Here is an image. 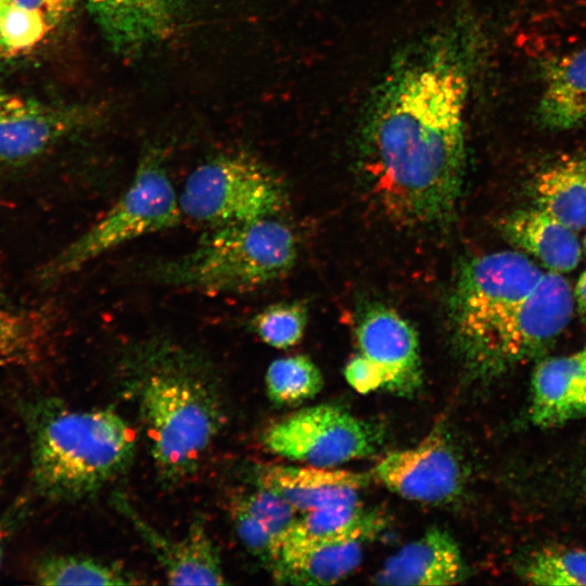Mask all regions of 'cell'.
Returning a JSON list of instances; mask_svg holds the SVG:
<instances>
[{"instance_id": "35", "label": "cell", "mask_w": 586, "mask_h": 586, "mask_svg": "<svg viewBox=\"0 0 586 586\" xmlns=\"http://www.w3.org/2000/svg\"><path fill=\"white\" fill-rule=\"evenodd\" d=\"M586 229V228H585ZM583 251L584 253L586 254V232H585V235H584V240H583Z\"/></svg>"}, {"instance_id": "19", "label": "cell", "mask_w": 586, "mask_h": 586, "mask_svg": "<svg viewBox=\"0 0 586 586\" xmlns=\"http://www.w3.org/2000/svg\"><path fill=\"white\" fill-rule=\"evenodd\" d=\"M502 231L513 246L533 256L549 271H572L581 260L583 243L576 231L537 206L508 215Z\"/></svg>"}, {"instance_id": "29", "label": "cell", "mask_w": 586, "mask_h": 586, "mask_svg": "<svg viewBox=\"0 0 586 586\" xmlns=\"http://www.w3.org/2000/svg\"><path fill=\"white\" fill-rule=\"evenodd\" d=\"M238 501L271 531L281 550L284 538L298 519V511L280 495L260 485Z\"/></svg>"}, {"instance_id": "32", "label": "cell", "mask_w": 586, "mask_h": 586, "mask_svg": "<svg viewBox=\"0 0 586 586\" xmlns=\"http://www.w3.org/2000/svg\"><path fill=\"white\" fill-rule=\"evenodd\" d=\"M0 2L38 12L55 27L65 22L75 5V0H0Z\"/></svg>"}, {"instance_id": "23", "label": "cell", "mask_w": 586, "mask_h": 586, "mask_svg": "<svg viewBox=\"0 0 586 586\" xmlns=\"http://www.w3.org/2000/svg\"><path fill=\"white\" fill-rule=\"evenodd\" d=\"M265 382L272 403L291 406L317 395L323 386V377L308 356L292 355L271 361Z\"/></svg>"}, {"instance_id": "24", "label": "cell", "mask_w": 586, "mask_h": 586, "mask_svg": "<svg viewBox=\"0 0 586 586\" xmlns=\"http://www.w3.org/2000/svg\"><path fill=\"white\" fill-rule=\"evenodd\" d=\"M35 577L42 585H125L132 577L117 565L81 556H54L41 561Z\"/></svg>"}, {"instance_id": "21", "label": "cell", "mask_w": 586, "mask_h": 586, "mask_svg": "<svg viewBox=\"0 0 586 586\" xmlns=\"http://www.w3.org/2000/svg\"><path fill=\"white\" fill-rule=\"evenodd\" d=\"M533 195L535 206L575 231L586 228V152L560 158L540 170Z\"/></svg>"}, {"instance_id": "12", "label": "cell", "mask_w": 586, "mask_h": 586, "mask_svg": "<svg viewBox=\"0 0 586 586\" xmlns=\"http://www.w3.org/2000/svg\"><path fill=\"white\" fill-rule=\"evenodd\" d=\"M359 353L384 373L385 390L411 395L422 382L418 334L400 314L382 304L367 307L357 323Z\"/></svg>"}, {"instance_id": "6", "label": "cell", "mask_w": 586, "mask_h": 586, "mask_svg": "<svg viewBox=\"0 0 586 586\" xmlns=\"http://www.w3.org/2000/svg\"><path fill=\"white\" fill-rule=\"evenodd\" d=\"M543 275L530 257L518 251L487 253L460 267L448 298V319L454 343L467 367Z\"/></svg>"}, {"instance_id": "16", "label": "cell", "mask_w": 586, "mask_h": 586, "mask_svg": "<svg viewBox=\"0 0 586 586\" xmlns=\"http://www.w3.org/2000/svg\"><path fill=\"white\" fill-rule=\"evenodd\" d=\"M123 508L160 561L169 584L227 583L218 550L202 523H193L182 538L171 539L151 527L126 505Z\"/></svg>"}, {"instance_id": "8", "label": "cell", "mask_w": 586, "mask_h": 586, "mask_svg": "<svg viewBox=\"0 0 586 586\" xmlns=\"http://www.w3.org/2000/svg\"><path fill=\"white\" fill-rule=\"evenodd\" d=\"M574 294L568 280L544 273L534 290L495 329L468 368L482 377L506 372L540 356L570 322Z\"/></svg>"}, {"instance_id": "15", "label": "cell", "mask_w": 586, "mask_h": 586, "mask_svg": "<svg viewBox=\"0 0 586 586\" xmlns=\"http://www.w3.org/2000/svg\"><path fill=\"white\" fill-rule=\"evenodd\" d=\"M463 560L446 531L432 527L388 558L373 576L380 585L438 586L460 583Z\"/></svg>"}, {"instance_id": "3", "label": "cell", "mask_w": 586, "mask_h": 586, "mask_svg": "<svg viewBox=\"0 0 586 586\" xmlns=\"http://www.w3.org/2000/svg\"><path fill=\"white\" fill-rule=\"evenodd\" d=\"M31 470L37 488L53 499L99 491L130 464L133 430L117 412L38 403L27 412Z\"/></svg>"}, {"instance_id": "22", "label": "cell", "mask_w": 586, "mask_h": 586, "mask_svg": "<svg viewBox=\"0 0 586 586\" xmlns=\"http://www.w3.org/2000/svg\"><path fill=\"white\" fill-rule=\"evenodd\" d=\"M385 526L378 510L365 508L360 501L339 504L303 513L284 538L281 548L291 543L343 537L370 539Z\"/></svg>"}, {"instance_id": "25", "label": "cell", "mask_w": 586, "mask_h": 586, "mask_svg": "<svg viewBox=\"0 0 586 586\" xmlns=\"http://www.w3.org/2000/svg\"><path fill=\"white\" fill-rule=\"evenodd\" d=\"M521 575L535 585L586 586V550L548 548L536 551L521 566Z\"/></svg>"}, {"instance_id": "17", "label": "cell", "mask_w": 586, "mask_h": 586, "mask_svg": "<svg viewBox=\"0 0 586 586\" xmlns=\"http://www.w3.org/2000/svg\"><path fill=\"white\" fill-rule=\"evenodd\" d=\"M101 33L117 52L130 53L164 38L178 0H85Z\"/></svg>"}, {"instance_id": "10", "label": "cell", "mask_w": 586, "mask_h": 586, "mask_svg": "<svg viewBox=\"0 0 586 586\" xmlns=\"http://www.w3.org/2000/svg\"><path fill=\"white\" fill-rule=\"evenodd\" d=\"M101 110L53 105L0 91V163L16 165L39 157L56 142L94 122Z\"/></svg>"}, {"instance_id": "13", "label": "cell", "mask_w": 586, "mask_h": 586, "mask_svg": "<svg viewBox=\"0 0 586 586\" xmlns=\"http://www.w3.org/2000/svg\"><path fill=\"white\" fill-rule=\"evenodd\" d=\"M530 417L542 428L586 418V344L539 361L531 380Z\"/></svg>"}, {"instance_id": "27", "label": "cell", "mask_w": 586, "mask_h": 586, "mask_svg": "<svg viewBox=\"0 0 586 586\" xmlns=\"http://www.w3.org/2000/svg\"><path fill=\"white\" fill-rule=\"evenodd\" d=\"M307 318L304 303L280 302L254 315L250 320V328L267 345L285 349L301 341Z\"/></svg>"}, {"instance_id": "34", "label": "cell", "mask_w": 586, "mask_h": 586, "mask_svg": "<svg viewBox=\"0 0 586 586\" xmlns=\"http://www.w3.org/2000/svg\"><path fill=\"white\" fill-rule=\"evenodd\" d=\"M12 54L10 53L9 49L4 44L1 34H0V62L5 61L8 59H12Z\"/></svg>"}, {"instance_id": "5", "label": "cell", "mask_w": 586, "mask_h": 586, "mask_svg": "<svg viewBox=\"0 0 586 586\" xmlns=\"http://www.w3.org/2000/svg\"><path fill=\"white\" fill-rule=\"evenodd\" d=\"M181 215L179 195L162 151L151 149L109 212L43 264L36 275L37 281L46 285L55 283L123 244L177 226Z\"/></svg>"}, {"instance_id": "2", "label": "cell", "mask_w": 586, "mask_h": 586, "mask_svg": "<svg viewBox=\"0 0 586 586\" xmlns=\"http://www.w3.org/2000/svg\"><path fill=\"white\" fill-rule=\"evenodd\" d=\"M128 360L154 462L163 476L183 477L199 466L221 426L213 380L195 355L161 340L143 343Z\"/></svg>"}, {"instance_id": "26", "label": "cell", "mask_w": 586, "mask_h": 586, "mask_svg": "<svg viewBox=\"0 0 586 586\" xmlns=\"http://www.w3.org/2000/svg\"><path fill=\"white\" fill-rule=\"evenodd\" d=\"M43 330L30 313L0 306V364L31 365L39 360Z\"/></svg>"}, {"instance_id": "1", "label": "cell", "mask_w": 586, "mask_h": 586, "mask_svg": "<svg viewBox=\"0 0 586 586\" xmlns=\"http://www.w3.org/2000/svg\"><path fill=\"white\" fill-rule=\"evenodd\" d=\"M464 22L395 56L364 114L362 175L381 209L404 226L445 220L460 194L472 65Z\"/></svg>"}, {"instance_id": "11", "label": "cell", "mask_w": 586, "mask_h": 586, "mask_svg": "<svg viewBox=\"0 0 586 586\" xmlns=\"http://www.w3.org/2000/svg\"><path fill=\"white\" fill-rule=\"evenodd\" d=\"M371 475L402 498L422 504L448 502L462 487L460 463L438 431L411 448L386 454Z\"/></svg>"}, {"instance_id": "14", "label": "cell", "mask_w": 586, "mask_h": 586, "mask_svg": "<svg viewBox=\"0 0 586 586\" xmlns=\"http://www.w3.org/2000/svg\"><path fill=\"white\" fill-rule=\"evenodd\" d=\"M258 485L284 498L296 511L305 513L326 507L359 500L370 476L336 468L314 466H272L259 474Z\"/></svg>"}, {"instance_id": "31", "label": "cell", "mask_w": 586, "mask_h": 586, "mask_svg": "<svg viewBox=\"0 0 586 586\" xmlns=\"http://www.w3.org/2000/svg\"><path fill=\"white\" fill-rule=\"evenodd\" d=\"M344 375L347 383L360 394L384 388L386 383L383 371L360 353L347 362Z\"/></svg>"}, {"instance_id": "7", "label": "cell", "mask_w": 586, "mask_h": 586, "mask_svg": "<svg viewBox=\"0 0 586 586\" xmlns=\"http://www.w3.org/2000/svg\"><path fill=\"white\" fill-rule=\"evenodd\" d=\"M283 202L273 174L241 152L221 153L199 165L179 195L181 213L211 228L272 217Z\"/></svg>"}, {"instance_id": "28", "label": "cell", "mask_w": 586, "mask_h": 586, "mask_svg": "<svg viewBox=\"0 0 586 586\" xmlns=\"http://www.w3.org/2000/svg\"><path fill=\"white\" fill-rule=\"evenodd\" d=\"M55 28L38 12L0 2V34L13 58L37 48Z\"/></svg>"}, {"instance_id": "9", "label": "cell", "mask_w": 586, "mask_h": 586, "mask_svg": "<svg viewBox=\"0 0 586 586\" xmlns=\"http://www.w3.org/2000/svg\"><path fill=\"white\" fill-rule=\"evenodd\" d=\"M380 441L377 426L334 405L300 409L273 423L264 435L270 451L322 468L368 457Z\"/></svg>"}, {"instance_id": "4", "label": "cell", "mask_w": 586, "mask_h": 586, "mask_svg": "<svg viewBox=\"0 0 586 586\" xmlns=\"http://www.w3.org/2000/svg\"><path fill=\"white\" fill-rule=\"evenodd\" d=\"M296 256L293 231L272 216L211 228L191 251L160 264L154 276L171 286L239 293L281 278Z\"/></svg>"}, {"instance_id": "30", "label": "cell", "mask_w": 586, "mask_h": 586, "mask_svg": "<svg viewBox=\"0 0 586 586\" xmlns=\"http://www.w3.org/2000/svg\"><path fill=\"white\" fill-rule=\"evenodd\" d=\"M231 515L243 546L272 568L280 553V543L276 536L238 500L232 506Z\"/></svg>"}, {"instance_id": "36", "label": "cell", "mask_w": 586, "mask_h": 586, "mask_svg": "<svg viewBox=\"0 0 586 586\" xmlns=\"http://www.w3.org/2000/svg\"><path fill=\"white\" fill-rule=\"evenodd\" d=\"M585 484H586V473H585Z\"/></svg>"}, {"instance_id": "33", "label": "cell", "mask_w": 586, "mask_h": 586, "mask_svg": "<svg viewBox=\"0 0 586 586\" xmlns=\"http://www.w3.org/2000/svg\"><path fill=\"white\" fill-rule=\"evenodd\" d=\"M574 303L578 313L586 317V268L578 278V281L573 291Z\"/></svg>"}, {"instance_id": "18", "label": "cell", "mask_w": 586, "mask_h": 586, "mask_svg": "<svg viewBox=\"0 0 586 586\" xmlns=\"http://www.w3.org/2000/svg\"><path fill=\"white\" fill-rule=\"evenodd\" d=\"M364 537L284 545L272 566L277 579L294 585H331L352 574L364 557Z\"/></svg>"}, {"instance_id": "20", "label": "cell", "mask_w": 586, "mask_h": 586, "mask_svg": "<svg viewBox=\"0 0 586 586\" xmlns=\"http://www.w3.org/2000/svg\"><path fill=\"white\" fill-rule=\"evenodd\" d=\"M536 119L551 130L586 124V47L545 66Z\"/></svg>"}]
</instances>
